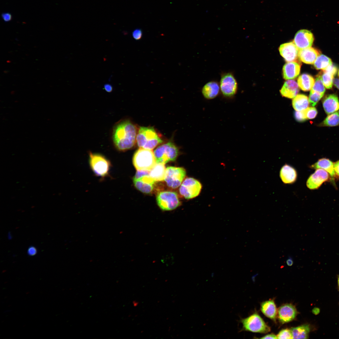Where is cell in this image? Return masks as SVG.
Listing matches in <instances>:
<instances>
[{
    "instance_id": "1",
    "label": "cell",
    "mask_w": 339,
    "mask_h": 339,
    "mask_svg": "<svg viewBox=\"0 0 339 339\" xmlns=\"http://www.w3.org/2000/svg\"><path fill=\"white\" fill-rule=\"evenodd\" d=\"M137 129L130 121L125 120L117 123L114 127L112 139L116 148L119 151L130 149L136 142Z\"/></svg>"
},
{
    "instance_id": "2",
    "label": "cell",
    "mask_w": 339,
    "mask_h": 339,
    "mask_svg": "<svg viewBox=\"0 0 339 339\" xmlns=\"http://www.w3.org/2000/svg\"><path fill=\"white\" fill-rule=\"evenodd\" d=\"M136 142L140 148L152 150L162 143L163 140L153 128L141 127L137 134Z\"/></svg>"
},
{
    "instance_id": "3",
    "label": "cell",
    "mask_w": 339,
    "mask_h": 339,
    "mask_svg": "<svg viewBox=\"0 0 339 339\" xmlns=\"http://www.w3.org/2000/svg\"><path fill=\"white\" fill-rule=\"evenodd\" d=\"M133 163L137 170L150 171L156 163L152 150L140 148L134 154Z\"/></svg>"
},
{
    "instance_id": "4",
    "label": "cell",
    "mask_w": 339,
    "mask_h": 339,
    "mask_svg": "<svg viewBox=\"0 0 339 339\" xmlns=\"http://www.w3.org/2000/svg\"><path fill=\"white\" fill-rule=\"evenodd\" d=\"M178 148L172 142L158 146L153 153L156 163L165 164L170 161H175L178 154Z\"/></svg>"
},
{
    "instance_id": "5",
    "label": "cell",
    "mask_w": 339,
    "mask_h": 339,
    "mask_svg": "<svg viewBox=\"0 0 339 339\" xmlns=\"http://www.w3.org/2000/svg\"><path fill=\"white\" fill-rule=\"evenodd\" d=\"M240 322L242 324L241 331L266 333L270 331V327L260 316L256 313L246 318L241 319Z\"/></svg>"
},
{
    "instance_id": "6",
    "label": "cell",
    "mask_w": 339,
    "mask_h": 339,
    "mask_svg": "<svg viewBox=\"0 0 339 339\" xmlns=\"http://www.w3.org/2000/svg\"><path fill=\"white\" fill-rule=\"evenodd\" d=\"M219 84L222 94L226 98H233L237 93L238 83L233 73L231 72L222 73Z\"/></svg>"
},
{
    "instance_id": "7",
    "label": "cell",
    "mask_w": 339,
    "mask_h": 339,
    "mask_svg": "<svg viewBox=\"0 0 339 339\" xmlns=\"http://www.w3.org/2000/svg\"><path fill=\"white\" fill-rule=\"evenodd\" d=\"M89 162L91 168L96 175L103 177L108 175L110 163L105 157L90 152Z\"/></svg>"
},
{
    "instance_id": "8",
    "label": "cell",
    "mask_w": 339,
    "mask_h": 339,
    "mask_svg": "<svg viewBox=\"0 0 339 339\" xmlns=\"http://www.w3.org/2000/svg\"><path fill=\"white\" fill-rule=\"evenodd\" d=\"M156 201L159 207L164 211L174 210L181 204L177 193L172 191L160 192L157 195Z\"/></svg>"
},
{
    "instance_id": "9",
    "label": "cell",
    "mask_w": 339,
    "mask_h": 339,
    "mask_svg": "<svg viewBox=\"0 0 339 339\" xmlns=\"http://www.w3.org/2000/svg\"><path fill=\"white\" fill-rule=\"evenodd\" d=\"M133 181L137 190L146 194L153 191L156 182L149 175V171L138 170H137Z\"/></svg>"
},
{
    "instance_id": "10",
    "label": "cell",
    "mask_w": 339,
    "mask_h": 339,
    "mask_svg": "<svg viewBox=\"0 0 339 339\" xmlns=\"http://www.w3.org/2000/svg\"><path fill=\"white\" fill-rule=\"evenodd\" d=\"M186 173L185 170L183 168L168 167L166 169L164 180L168 187L176 188L181 185Z\"/></svg>"
},
{
    "instance_id": "11",
    "label": "cell",
    "mask_w": 339,
    "mask_h": 339,
    "mask_svg": "<svg viewBox=\"0 0 339 339\" xmlns=\"http://www.w3.org/2000/svg\"><path fill=\"white\" fill-rule=\"evenodd\" d=\"M202 186L197 180L191 177L186 178L179 188L180 194L186 199H189L198 196L201 192Z\"/></svg>"
},
{
    "instance_id": "12",
    "label": "cell",
    "mask_w": 339,
    "mask_h": 339,
    "mask_svg": "<svg viewBox=\"0 0 339 339\" xmlns=\"http://www.w3.org/2000/svg\"><path fill=\"white\" fill-rule=\"evenodd\" d=\"M329 173L321 169H316L314 173L310 175L306 181L307 187L310 190L318 188L324 182L331 179Z\"/></svg>"
},
{
    "instance_id": "13",
    "label": "cell",
    "mask_w": 339,
    "mask_h": 339,
    "mask_svg": "<svg viewBox=\"0 0 339 339\" xmlns=\"http://www.w3.org/2000/svg\"><path fill=\"white\" fill-rule=\"evenodd\" d=\"M314 40L313 34L309 30L303 29L296 33L294 36L293 42L299 50H300L310 47Z\"/></svg>"
},
{
    "instance_id": "14",
    "label": "cell",
    "mask_w": 339,
    "mask_h": 339,
    "mask_svg": "<svg viewBox=\"0 0 339 339\" xmlns=\"http://www.w3.org/2000/svg\"><path fill=\"white\" fill-rule=\"evenodd\" d=\"M281 56L287 62H299V49L293 42L282 44L279 48Z\"/></svg>"
},
{
    "instance_id": "15",
    "label": "cell",
    "mask_w": 339,
    "mask_h": 339,
    "mask_svg": "<svg viewBox=\"0 0 339 339\" xmlns=\"http://www.w3.org/2000/svg\"><path fill=\"white\" fill-rule=\"evenodd\" d=\"M297 314L295 307L291 304H286L280 306L278 310V316L280 321L283 324L293 320Z\"/></svg>"
},
{
    "instance_id": "16",
    "label": "cell",
    "mask_w": 339,
    "mask_h": 339,
    "mask_svg": "<svg viewBox=\"0 0 339 339\" xmlns=\"http://www.w3.org/2000/svg\"><path fill=\"white\" fill-rule=\"evenodd\" d=\"M279 176L283 183L291 184L297 180L298 174L296 170L293 167L286 164L281 168Z\"/></svg>"
},
{
    "instance_id": "17",
    "label": "cell",
    "mask_w": 339,
    "mask_h": 339,
    "mask_svg": "<svg viewBox=\"0 0 339 339\" xmlns=\"http://www.w3.org/2000/svg\"><path fill=\"white\" fill-rule=\"evenodd\" d=\"M220 91L219 83L216 81H211L207 83L203 86L201 92L205 99L210 100L216 98Z\"/></svg>"
},
{
    "instance_id": "18",
    "label": "cell",
    "mask_w": 339,
    "mask_h": 339,
    "mask_svg": "<svg viewBox=\"0 0 339 339\" xmlns=\"http://www.w3.org/2000/svg\"><path fill=\"white\" fill-rule=\"evenodd\" d=\"M320 52L317 49L309 47L299 51V58L303 62L308 64H313Z\"/></svg>"
},
{
    "instance_id": "19",
    "label": "cell",
    "mask_w": 339,
    "mask_h": 339,
    "mask_svg": "<svg viewBox=\"0 0 339 339\" xmlns=\"http://www.w3.org/2000/svg\"><path fill=\"white\" fill-rule=\"evenodd\" d=\"M301 64L299 62H292L286 63L282 69L283 78L286 80L295 78L300 72Z\"/></svg>"
},
{
    "instance_id": "20",
    "label": "cell",
    "mask_w": 339,
    "mask_h": 339,
    "mask_svg": "<svg viewBox=\"0 0 339 339\" xmlns=\"http://www.w3.org/2000/svg\"><path fill=\"white\" fill-rule=\"evenodd\" d=\"M311 169H323L326 171L329 174L331 178V181L334 184V178L336 177L334 167V163L330 159L326 158H322L310 166Z\"/></svg>"
},
{
    "instance_id": "21",
    "label": "cell",
    "mask_w": 339,
    "mask_h": 339,
    "mask_svg": "<svg viewBox=\"0 0 339 339\" xmlns=\"http://www.w3.org/2000/svg\"><path fill=\"white\" fill-rule=\"evenodd\" d=\"M322 104L324 110L327 114H331L339 109V100L336 94H332L326 96Z\"/></svg>"
},
{
    "instance_id": "22",
    "label": "cell",
    "mask_w": 339,
    "mask_h": 339,
    "mask_svg": "<svg viewBox=\"0 0 339 339\" xmlns=\"http://www.w3.org/2000/svg\"><path fill=\"white\" fill-rule=\"evenodd\" d=\"M299 91L298 85L293 80H288L284 83L280 90L281 95L285 97L293 98L298 94Z\"/></svg>"
},
{
    "instance_id": "23",
    "label": "cell",
    "mask_w": 339,
    "mask_h": 339,
    "mask_svg": "<svg viewBox=\"0 0 339 339\" xmlns=\"http://www.w3.org/2000/svg\"><path fill=\"white\" fill-rule=\"evenodd\" d=\"M261 310L266 316L271 319L275 320L277 310L273 300H268L262 302L261 305Z\"/></svg>"
},
{
    "instance_id": "24",
    "label": "cell",
    "mask_w": 339,
    "mask_h": 339,
    "mask_svg": "<svg viewBox=\"0 0 339 339\" xmlns=\"http://www.w3.org/2000/svg\"><path fill=\"white\" fill-rule=\"evenodd\" d=\"M297 82L299 88L303 91H307L311 89L315 80L311 75L304 73L299 77Z\"/></svg>"
},
{
    "instance_id": "25",
    "label": "cell",
    "mask_w": 339,
    "mask_h": 339,
    "mask_svg": "<svg viewBox=\"0 0 339 339\" xmlns=\"http://www.w3.org/2000/svg\"><path fill=\"white\" fill-rule=\"evenodd\" d=\"M166 168L164 164L156 163L149 171V175L155 181L164 180Z\"/></svg>"
},
{
    "instance_id": "26",
    "label": "cell",
    "mask_w": 339,
    "mask_h": 339,
    "mask_svg": "<svg viewBox=\"0 0 339 339\" xmlns=\"http://www.w3.org/2000/svg\"><path fill=\"white\" fill-rule=\"evenodd\" d=\"M293 339H307L310 331L309 325L304 324L290 329Z\"/></svg>"
},
{
    "instance_id": "27",
    "label": "cell",
    "mask_w": 339,
    "mask_h": 339,
    "mask_svg": "<svg viewBox=\"0 0 339 339\" xmlns=\"http://www.w3.org/2000/svg\"><path fill=\"white\" fill-rule=\"evenodd\" d=\"M308 97L303 94H299L294 98L292 105L296 111H302L306 109L309 106V102Z\"/></svg>"
},
{
    "instance_id": "28",
    "label": "cell",
    "mask_w": 339,
    "mask_h": 339,
    "mask_svg": "<svg viewBox=\"0 0 339 339\" xmlns=\"http://www.w3.org/2000/svg\"><path fill=\"white\" fill-rule=\"evenodd\" d=\"M332 64L331 60L330 58L321 54L317 58L314 63V66L317 70H323Z\"/></svg>"
},
{
    "instance_id": "29",
    "label": "cell",
    "mask_w": 339,
    "mask_h": 339,
    "mask_svg": "<svg viewBox=\"0 0 339 339\" xmlns=\"http://www.w3.org/2000/svg\"><path fill=\"white\" fill-rule=\"evenodd\" d=\"M339 125V110L330 114L320 123L321 126H334Z\"/></svg>"
},
{
    "instance_id": "30",
    "label": "cell",
    "mask_w": 339,
    "mask_h": 339,
    "mask_svg": "<svg viewBox=\"0 0 339 339\" xmlns=\"http://www.w3.org/2000/svg\"><path fill=\"white\" fill-rule=\"evenodd\" d=\"M321 72V78L325 87L327 89H331L333 84L334 75L332 73L324 70Z\"/></svg>"
},
{
    "instance_id": "31",
    "label": "cell",
    "mask_w": 339,
    "mask_h": 339,
    "mask_svg": "<svg viewBox=\"0 0 339 339\" xmlns=\"http://www.w3.org/2000/svg\"><path fill=\"white\" fill-rule=\"evenodd\" d=\"M311 90L324 95L325 92V89L322 80L321 72L317 75Z\"/></svg>"
},
{
    "instance_id": "32",
    "label": "cell",
    "mask_w": 339,
    "mask_h": 339,
    "mask_svg": "<svg viewBox=\"0 0 339 339\" xmlns=\"http://www.w3.org/2000/svg\"><path fill=\"white\" fill-rule=\"evenodd\" d=\"M323 96L320 93L311 90L309 100L311 105L315 106Z\"/></svg>"
},
{
    "instance_id": "33",
    "label": "cell",
    "mask_w": 339,
    "mask_h": 339,
    "mask_svg": "<svg viewBox=\"0 0 339 339\" xmlns=\"http://www.w3.org/2000/svg\"><path fill=\"white\" fill-rule=\"evenodd\" d=\"M304 111L307 119H309L315 118L318 113L316 109L313 107H308Z\"/></svg>"
},
{
    "instance_id": "34",
    "label": "cell",
    "mask_w": 339,
    "mask_h": 339,
    "mask_svg": "<svg viewBox=\"0 0 339 339\" xmlns=\"http://www.w3.org/2000/svg\"><path fill=\"white\" fill-rule=\"evenodd\" d=\"M277 336V338L278 339H293L290 330L286 329L281 331Z\"/></svg>"
},
{
    "instance_id": "35",
    "label": "cell",
    "mask_w": 339,
    "mask_h": 339,
    "mask_svg": "<svg viewBox=\"0 0 339 339\" xmlns=\"http://www.w3.org/2000/svg\"><path fill=\"white\" fill-rule=\"evenodd\" d=\"M304 110L299 111H297L295 112L294 116L296 121L301 122L304 121L307 119Z\"/></svg>"
},
{
    "instance_id": "36",
    "label": "cell",
    "mask_w": 339,
    "mask_h": 339,
    "mask_svg": "<svg viewBox=\"0 0 339 339\" xmlns=\"http://www.w3.org/2000/svg\"><path fill=\"white\" fill-rule=\"evenodd\" d=\"M133 37L135 40H140L142 36V32L140 29H136L134 30L132 33Z\"/></svg>"
},
{
    "instance_id": "37",
    "label": "cell",
    "mask_w": 339,
    "mask_h": 339,
    "mask_svg": "<svg viewBox=\"0 0 339 339\" xmlns=\"http://www.w3.org/2000/svg\"><path fill=\"white\" fill-rule=\"evenodd\" d=\"M2 17L3 19L5 22H8L11 20L12 18V16L11 14L9 13H3Z\"/></svg>"
},
{
    "instance_id": "38",
    "label": "cell",
    "mask_w": 339,
    "mask_h": 339,
    "mask_svg": "<svg viewBox=\"0 0 339 339\" xmlns=\"http://www.w3.org/2000/svg\"><path fill=\"white\" fill-rule=\"evenodd\" d=\"M27 253L30 256H33L36 255L37 253V250L36 248L34 246H31L28 248Z\"/></svg>"
},
{
    "instance_id": "39",
    "label": "cell",
    "mask_w": 339,
    "mask_h": 339,
    "mask_svg": "<svg viewBox=\"0 0 339 339\" xmlns=\"http://www.w3.org/2000/svg\"><path fill=\"white\" fill-rule=\"evenodd\" d=\"M334 167L336 176L339 178V160L334 163Z\"/></svg>"
},
{
    "instance_id": "40",
    "label": "cell",
    "mask_w": 339,
    "mask_h": 339,
    "mask_svg": "<svg viewBox=\"0 0 339 339\" xmlns=\"http://www.w3.org/2000/svg\"><path fill=\"white\" fill-rule=\"evenodd\" d=\"M105 90L108 92H111L113 89L112 86L109 84H106L104 86Z\"/></svg>"
},
{
    "instance_id": "41",
    "label": "cell",
    "mask_w": 339,
    "mask_h": 339,
    "mask_svg": "<svg viewBox=\"0 0 339 339\" xmlns=\"http://www.w3.org/2000/svg\"><path fill=\"white\" fill-rule=\"evenodd\" d=\"M261 339H277V336L273 334L266 335L261 338Z\"/></svg>"
},
{
    "instance_id": "42",
    "label": "cell",
    "mask_w": 339,
    "mask_h": 339,
    "mask_svg": "<svg viewBox=\"0 0 339 339\" xmlns=\"http://www.w3.org/2000/svg\"><path fill=\"white\" fill-rule=\"evenodd\" d=\"M286 262L288 266H292L293 263V260L292 257L289 256L286 260Z\"/></svg>"
},
{
    "instance_id": "43",
    "label": "cell",
    "mask_w": 339,
    "mask_h": 339,
    "mask_svg": "<svg viewBox=\"0 0 339 339\" xmlns=\"http://www.w3.org/2000/svg\"><path fill=\"white\" fill-rule=\"evenodd\" d=\"M333 84L339 89V79L335 78L333 79Z\"/></svg>"
},
{
    "instance_id": "44",
    "label": "cell",
    "mask_w": 339,
    "mask_h": 339,
    "mask_svg": "<svg viewBox=\"0 0 339 339\" xmlns=\"http://www.w3.org/2000/svg\"><path fill=\"white\" fill-rule=\"evenodd\" d=\"M338 286L339 287V277H338Z\"/></svg>"
},
{
    "instance_id": "45",
    "label": "cell",
    "mask_w": 339,
    "mask_h": 339,
    "mask_svg": "<svg viewBox=\"0 0 339 339\" xmlns=\"http://www.w3.org/2000/svg\"><path fill=\"white\" fill-rule=\"evenodd\" d=\"M338 77H339V69L338 72Z\"/></svg>"
}]
</instances>
